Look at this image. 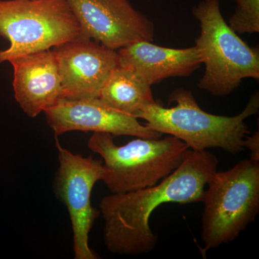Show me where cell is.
Segmentation results:
<instances>
[{
	"mask_svg": "<svg viewBox=\"0 0 259 259\" xmlns=\"http://www.w3.org/2000/svg\"><path fill=\"white\" fill-rule=\"evenodd\" d=\"M218 164V158L207 150L189 149L180 166L156 185L104 197L100 212L105 221L104 239L107 249L127 255L154 249L158 236L149 226L153 211L162 204L202 202Z\"/></svg>",
	"mask_w": 259,
	"mask_h": 259,
	"instance_id": "1",
	"label": "cell"
},
{
	"mask_svg": "<svg viewBox=\"0 0 259 259\" xmlns=\"http://www.w3.org/2000/svg\"><path fill=\"white\" fill-rule=\"evenodd\" d=\"M164 107L155 101L141 109L137 118L146 121L149 128L180 139L194 151L221 148L231 154L242 152L249 134L245 120L258 111L259 95L250 97L244 110L236 116L212 115L200 108L190 90L178 88L172 92Z\"/></svg>",
	"mask_w": 259,
	"mask_h": 259,
	"instance_id": "2",
	"label": "cell"
},
{
	"mask_svg": "<svg viewBox=\"0 0 259 259\" xmlns=\"http://www.w3.org/2000/svg\"><path fill=\"white\" fill-rule=\"evenodd\" d=\"M88 148L103 159L104 182L111 194L125 193L156 185L177 169L190 149L175 136L139 138L117 146L113 136L94 133Z\"/></svg>",
	"mask_w": 259,
	"mask_h": 259,
	"instance_id": "3",
	"label": "cell"
},
{
	"mask_svg": "<svg viewBox=\"0 0 259 259\" xmlns=\"http://www.w3.org/2000/svg\"><path fill=\"white\" fill-rule=\"evenodd\" d=\"M200 25L195 47L204 65L197 83L214 96L236 90L243 79H259V50L250 47L233 31L221 13L219 0H202L192 8Z\"/></svg>",
	"mask_w": 259,
	"mask_h": 259,
	"instance_id": "4",
	"label": "cell"
},
{
	"mask_svg": "<svg viewBox=\"0 0 259 259\" xmlns=\"http://www.w3.org/2000/svg\"><path fill=\"white\" fill-rule=\"evenodd\" d=\"M204 250L236 240L259 211V161L249 158L211 177L203 200Z\"/></svg>",
	"mask_w": 259,
	"mask_h": 259,
	"instance_id": "5",
	"label": "cell"
},
{
	"mask_svg": "<svg viewBox=\"0 0 259 259\" xmlns=\"http://www.w3.org/2000/svg\"><path fill=\"white\" fill-rule=\"evenodd\" d=\"M79 23L66 0H0V36L10 47L0 64L78 38Z\"/></svg>",
	"mask_w": 259,
	"mask_h": 259,
	"instance_id": "6",
	"label": "cell"
},
{
	"mask_svg": "<svg viewBox=\"0 0 259 259\" xmlns=\"http://www.w3.org/2000/svg\"><path fill=\"white\" fill-rule=\"evenodd\" d=\"M59 168L54 180L58 199L66 205L73 231L76 259H97L89 245V236L100 211L92 206L94 186L101 181L103 162L92 156L83 157L63 148L56 140Z\"/></svg>",
	"mask_w": 259,
	"mask_h": 259,
	"instance_id": "7",
	"label": "cell"
},
{
	"mask_svg": "<svg viewBox=\"0 0 259 259\" xmlns=\"http://www.w3.org/2000/svg\"><path fill=\"white\" fill-rule=\"evenodd\" d=\"M81 36L117 51L133 44L152 42L155 26L129 0H66Z\"/></svg>",
	"mask_w": 259,
	"mask_h": 259,
	"instance_id": "8",
	"label": "cell"
},
{
	"mask_svg": "<svg viewBox=\"0 0 259 259\" xmlns=\"http://www.w3.org/2000/svg\"><path fill=\"white\" fill-rule=\"evenodd\" d=\"M51 50L61 76L62 99L99 98L104 83L119 65L117 51L81 35Z\"/></svg>",
	"mask_w": 259,
	"mask_h": 259,
	"instance_id": "9",
	"label": "cell"
},
{
	"mask_svg": "<svg viewBox=\"0 0 259 259\" xmlns=\"http://www.w3.org/2000/svg\"><path fill=\"white\" fill-rule=\"evenodd\" d=\"M56 136L70 131L105 133L158 139L162 134L140 123L138 118L107 106L99 98L60 99L44 111Z\"/></svg>",
	"mask_w": 259,
	"mask_h": 259,
	"instance_id": "10",
	"label": "cell"
},
{
	"mask_svg": "<svg viewBox=\"0 0 259 259\" xmlns=\"http://www.w3.org/2000/svg\"><path fill=\"white\" fill-rule=\"evenodd\" d=\"M15 97L25 113L37 117L62 99V86L56 56L51 49L15 58Z\"/></svg>",
	"mask_w": 259,
	"mask_h": 259,
	"instance_id": "11",
	"label": "cell"
},
{
	"mask_svg": "<svg viewBox=\"0 0 259 259\" xmlns=\"http://www.w3.org/2000/svg\"><path fill=\"white\" fill-rule=\"evenodd\" d=\"M117 52L119 66L134 70L151 86L168 78L188 77L202 65L195 47L171 49L142 40Z\"/></svg>",
	"mask_w": 259,
	"mask_h": 259,
	"instance_id": "12",
	"label": "cell"
},
{
	"mask_svg": "<svg viewBox=\"0 0 259 259\" xmlns=\"http://www.w3.org/2000/svg\"><path fill=\"white\" fill-rule=\"evenodd\" d=\"M99 99L107 106L136 118L143 107L155 102L151 85L134 70L119 65L104 83Z\"/></svg>",
	"mask_w": 259,
	"mask_h": 259,
	"instance_id": "13",
	"label": "cell"
},
{
	"mask_svg": "<svg viewBox=\"0 0 259 259\" xmlns=\"http://www.w3.org/2000/svg\"><path fill=\"white\" fill-rule=\"evenodd\" d=\"M236 8L228 25L237 34L259 32V0H235Z\"/></svg>",
	"mask_w": 259,
	"mask_h": 259,
	"instance_id": "14",
	"label": "cell"
},
{
	"mask_svg": "<svg viewBox=\"0 0 259 259\" xmlns=\"http://www.w3.org/2000/svg\"><path fill=\"white\" fill-rule=\"evenodd\" d=\"M244 148L250 151V158L259 161V132L257 131L250 136H247L244 141Z\"/></svg>",
	"mask_w": 259,
	"mask_h": 259,
	"instance_id": "15",
	"label": "cell"
}]
</instances>
